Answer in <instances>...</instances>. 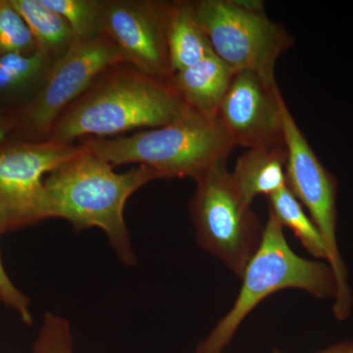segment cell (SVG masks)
I'll return each mask as SVG.
<instances>
[{
    "label": "cell",
    "instance_id": "23",
    "mask_svg": "<svg viewBox=\"0 0 353 353\" xmlns=\"http://www.w3.org/2000/svg\"><path fill=\"white\" fill-rule=\"evenodd\" d=\"M274 353H283L275 352ZM317 353H353V341H343V343H336L331 345L326 350H322Z\"/></svg>",
    "mask_w": 353,
    "mask_h": 353
},
{
    "label": "cell",
    "instance_id": "1",
    "mask_svg": "<svg viewBox=\"0 0 353 353\" xmlns=\"http://www.w3.org/2000/svg\"><path fill=\"white\" fill-rule=\"evenodd\" d=\"M113 168L82 146L44 178L48 217L67 220L76 230L101 229L121 261L134 265L125 206L132 194L160 176L141 165L121 174Z\"/></svg>",
    "mask_w": 353,
    "mask_h": 353
},
{
    "label": "cell",
    "instance_id": "5",
    "mask_svg": "<svg viewBox=\"0 0 353 353\" xmlns=\"http://www.w3.org/2000/svg\"><path fill=\"white\" fill-rule=\"evenodd\" d=\"M194 17L213 52L234 72L252 71L275 83L279 58L294 44L282 25L271 20L260 0L192 1Z\"/></svg>",
    "mask_w": 353,
    "mask_h": 353
},
{
    "label": "cell",
    "instance_id": "7",
    "mask_svg": "<svg viewBox=\"0 0 353 353\" xmlns=\"http://www.w3.org/2000/svg\"><path fill=\"white\" fill-rule=\"evenodd\" d=\"M282 108L288 185L307 209L326 246L327 263L333 270L336 284L333 313L336 320L343 321L350 317L353 299L347 266L336 239L338 182L318 159L285 101Z\"/></svg>",
    "mask_w": 353,
    "mask_h": 353
},
{
    "label": "cell",
    "instance_id": "24",
    "mask_svg": "<svg viewBox=\"0 0 353 353\" xmlns=\"http://www.w3.org/2000/svg\"><path fill=\"white\" fill-rule=\"evenodd\" d=\"M14 230L12 222H11L10 218L6 211V209L2 208L0 204V236L6 233V232Z\"/></svg>",
    "mask_w": 353,
    "mask_h": 353
},
{
    "label": "cell",
    "instance_id": "11",
    "mask_svg": "<svg viewBox=\"0 0 353 353\" xmlns=\"http://www.w3.org/2000/svg\"><path fill=\"white\" fill-rule=\"evenodd\" d=\"M284 101L277 83L266 82L252 71L236 72L217 118L236 146L285 145Z\"/></svg>",
    "mask_w": 353,
    "mask_h": 353
},
{
    "label": "cell",
    "instance_id": "6",
    "mask_svg": "<svg viewBox=\"0 0 353 353\" xmlns=\"http://www.w3.org/2000/svg\"><path fill=\"white\" fill-rule=\"evenodd\" d=\"M194 181L190 208L197 241L241 277L261 243L264 226L239 192L227 159L216 162Z\"/></svg>",
    "mask_w": 353,
    "mask_h": 353
},
{
    "label": "cell",
    "instance_id": "8",
    "mask_svg": "<svg viewBox=\"0 0 353 353\" xmlns=\"http://www.w3.org/2000/svg\"><path fill=\"white\" fill-rule=\"evenodd\" d=\"M125 64L115 43L103 34L72 41L51 68L39 94L22 114L23 124L36 134H48L67 108L108 70Z\"/></svg>",
    "mask_w": 353,
    "mask_h": 353
},
{
    "label": "cell",
    "instance_id": "22",
    "mask_svg": "<svg viewBox=\"0 0 353 353\" xmlns=\"http://www.w3.org/2000/svg\"><path fill=\"white\" fill-rule=\"evenodd\" d=\"M18 122H19V120H18L17 115H15V114L0 115V146L6 141L9 132L13 131L14 128L17 126Z\"/></svg>",
    "mask_w": 353,
    "mask_h": 353
},
{
    "label": "cell",
    "instance_id": "21",
    "mask_svg": "<svg viewBox=\"0 0 353 353\" xmlns=\"http://www.w3.org/2000/svg\"><path fill=\"white\" fill-rule=\"evenodd\" d=\"M0 296H1V301H4L6 305L17 311L25 324H32L29 299L11 282L2 264L1 256H0Z\"/></svg>",
    "mask_w": 353,
    "mask_h": 353
},
{
    "label": "cell",
    "instance_id": "4",
    "mask_svg": "<svg viewBox=\"0 0 353 353\" xmlns=\"http://www.w3.org/2000/svg\"><path fill=\"white\" fill-rule=\"evenodd\" d=\"M241 278L243 285L233 307L197 347L196 353H222L246 316L279 290H301L319 299H334L336 294V278L330 265L297 255L270 211L261 243Z\"/></svg>",
    "mask_w": 353,
    "mask_h": 353
},
{
    "label": "cell",
    "instance_id": "10",
    "mask_svg": "<svg viewBox=\"0 0 353 353\" xmlns=\"http://www.w3.org/2000/svg\"><path fill=\"white\" fill-rule=\"evenodd\" d=\"M169 2L102 1L99 32L119 48L125 63L141 73L169 81L173 71L167 48Z\"/></svg>",
    "mask_w": 353,
    "mask_h": 353
},
{
    "label": "cell",
    "instance_id": "19",
    "mask_svg": "<svg viewBox=\"0 0 353 353\" xmlns=\"http://www.w3.org/2000/svg\"><path fill=\"white\" fill-rule=\"evenodd\" d=\"M37 50L38 46L22 16L9 0H0V55Z\"/></svg>",
    "mask_w": 353,
    "mask_h": 353
},
{
    "label": "cell",
    "instance_id": "2",
    "mask_svg": "<svg viewBox=\"0 0 353 353\" xmlns=\"http://www.w3.org/2000/svg\"><path fill=\"white\" fill-rule=\"evenodd\" d=\"M117 66L61 114L48 139L72 143L77 139L114 138L165 126L190 108L169 81Z\"/></svg>",
    "mask_w": 353,
    "mask_h": 353
},
{
    "label": "cell",
    "instance_id": "12",
    "mask_svg": "<svg viewBox=\"0 0 353 353\" xmlns=\"http://www.w3.org/2000/svg\"><path fill=\"white\" fill-rule=\"evenodd\" d=\"M234 73L213 52L194 66L174 73L169 82L185 105L215 119Z\"/></svg>",
    "mask_w": 353,
    "mask_h": 353
},
{
    "label": "cell",
    "instance_id": "14",
    "mask_svg": "<svg viewBox=\"0 0 353 353\" xmlns=\"http://www.w3.org/2000/svg\"><path fill=\"white\" fill-rule=\"evenodd\" d=\"M166 38L173 74L194 66L213 53L194 17L192 1L169 2Z\"/></svg>",
    "mask_w": 353,
    "mask_h": 353
},
{
    "label": "cell",
    "instance_id": "20",
    "mask_svg": "<svg viewBox=\"0 0 353 353\" xmlns=\"http://www.w3.org/2000/svg\"><path fill=\"white\" fill-rule=\"evenodd\" d=\"M34 353H75L69 322L60 316L46 313Z\"/></svg>",
    "mask_w": 353,
    "mask_h": 353
},
{
    "label": "cell",
    "instance_id": "9",
    "mask_svg": "<svg viewBox=\"0 0 353 353\" xmlns=\"http://www.w3.org/2000/svg\"><path fill=\"white\" fill-rule=\"evenodd\" d=\"M81 150L48 139L0 146V204L14 229L48 219L44 178Z\"/></svg>",
    "mask_w": 353,
    "mask_h": 353
},
{
    "label": "cell",
    "instance_id": "25",
    "mask_svg": "<svg viewBox=\"0 0 353 353\" xmlns=\"http://www.w3.org/2000/svg\"><path fill=\"white\" fill-rule=\"evenodd\" d=\"M0 301H1V296H0Z\"/></svg>",
    "mask_w": 353,
    "mask_h": 353
},
{
    "label": "cell",
    "instance_id": "18",
    "mask_svg": "<svg viewBox=\"0 0 353 353\" xmlns=\"http://www.w3.org/2000/svg\"><path fill=\"white\" fill-rule=\"evenodd\" d=\"M50 59V55L41 50L0 55V90H14L29 82L43 71Z\"/></svg>",
    "mask_w": 353,
    "mask_h": 353
},
{
    "label": "cell",
    "instance_id": "13",
    "mask_svg": "<svg viewBox=\"0 0 353 353\" xmlns=\"http://www.w3.org/2000/svg\"><path fill=\"white\" fill-rule=\"evenodd\" d=\"M287 159L285 145L250 148L238 158L232 176L248 203L287 187Z\"/></svg>",
    "mask_w": 353,
    "mask_h": 353
},
{
    "label": "cell",
    "instance_id": "16",
    "mask_svg": "<svg viewBox=\"0 0 353 353\" xmlns=\"http://www.w3.org/2000/svg\"><path fill=\"white\" fill-rule=\"evenodd\" d=\"M268 201L269 211L277 218L283 228L292 230L304 248L315 259L327 260L326 246L321 234L289 185L272 194Z\"/></svg>",
    "mask_w": 353,
    "mask_h": 353
},
{
    "label": "cell",
    "instance_id": "3",
    "mask_svg": "<svg viewBox=\"0 0 353 353\" xmlns=\"http://www.w3.org/2000/svg\"><path fill=\"white\" fill-rule=\"evenodd\" d=\"M81 145L112 167L139 164L160 179L194 180L236 148L218 118L204 117L190 108L165 126L129 136L83 139Z\"/></svg>",
    "mask_w": 353,
    "mask_h": 353
},
{
    "label": "cell",
    "instance_id": "17",
    "mask_svg": "<svg viewBox=\"0 0 353 353\" xmlns=\"http://www.w3.org/2000/svg\"><path fill=\"white\" fill-rule=\"evenodd\" d=\"M70 26L73 41H85L99 32L102 1L97 0H41Z\"/></svg>",
    "mask_w": 353,
    "mask_h": 353
},
{
    "label": "cell",
    "instance_id": "15",
    "mask_svg": "<svg viewBox=\"0 0 353 353\" xmlns=\"http://www.w3.org/2000/svg\"><path fill=\"white\" fill-rule=\"evenodd\" d=\"M29 27L39 50L50 57L62 54L73 41L71 28L41 0H9Z\"/></svg>",
    "mask_w": 353,
    "mask_h": 353
}]
</instances>
